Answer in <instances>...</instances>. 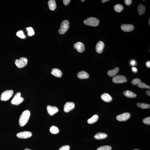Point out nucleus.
I'll use <instances>...</instances> for the list:
<instances>
[{
    "label": "nucleus",
    "instance_id": "obj_8",
    "mask_svg": "<svg viewBox=\"0 0 150 150\" xmlns=\"http://www.w3.org/2000/svg\"><path fill=\"white\" fill-rule=\"evenodd\" d=\"M32 135V133L30 132L24 131L18 133L16 134V136L19 138L26 139L30 137Z\"/></svg>",
    "mask_w": 150,
    "mask_h": 150
},
{
    "label": "nucleus",
    "instance_id": "obj_13",
    "mask_svg": "<svg viewBox=\"0 0 150 150\" xmlns=\"http://www.w3.org/2000/svg\"><path fill=\"white\" fill-rule=\"evenodd\" d=\"M121 29L124 31L126 32H131L134 29V26L130 24H123L121 26Z\"/></svg>",
    "mask_w": 150,
    "mask_h": 150
},
{
    "label": "nucleus",
    "instance_id": "obj_5",
    "mask_svg": "<svg viewBox=\"0 0 150 150\" xmlns=\"http://www.w3.org/2000/svg\"><path fill=\"white\" fill-rule=\"evenodd\" d=\"M69 22L68 20H65L62 21L60 25V27L58 31L59 34H63L68 30L69 28Z\"/></svg>",
    "mask_w": 150,
    "mask_h": 150
},
{
    "label": "nucleus",
    "instance_id": "obj_33",
    "mask_svg": "<svg viewBox=\"0 0 150 150\" xmlns=\"http://www.w3.org/2000/svg\"><path fill=\"white\" fill-rule=\"evenodd\" d=\"M70 146L68 145H66L62 146L59 149V150H69Z\"/></svg>",
    "mask_w": 150,
    "mask_h": 150
},
{
    "label": "nucleus",
    "instance_id": "obj_3",
    "mask_svg": "<svg viewBox=\"0 0 150 150\" xmlns=\"http://www.w3.org/2000/svg\"><path fill=\"white\" fill-rule=\"evenodd\" d=\"M20 92H18L15 95L14 98L11 101V103L16 106L20 104L24 100V99L21 97Z\"/></svg>",
    "mask_w": 150,
    "mask_h": 150
},
{
    "label": "nucleus",
    "instance_id": "obj_23",
    "mask_svg": "<svg viewBox=\"0 0 150 150\" xmlns=\"http://www.w3.org/2000/svg\"><path fill=\"white\" fill-rule=\"evenodd\" d=\"M119 70V68L117 67L113 70H110L108 72V75L110 76L113 77L117 73Z\"/></svg>",
    "mask_w": 150,
    "mask_h": 150
},
{
    "label": "nucleus",
    "instance_id": "obj_20",
    "mask_svg": "<svg viewBox=\"0 0 150 150\" xmlns=\"http://www.w3.org/2000/svg\"><path fill=\"white\" fill-rule=\"evenodd\" d=\"M107 136V135L105 133H99L95 135L94 137L97 139L101 140L106 138Z\"/></svg>",
    "mask_w": 150,
    "mask_h": 150
},
{
    "label": "nucleus",
    "instance_id": "obj_12",
    "mask_svg": "<svg viewBox=\"0 0 150 150\" xmlns=\"http://www.w3.org/2000/svg\"><path fill=\"white\" fill-rule=\"evenodd\" d=\"M74 48L80 53L83 52L85 50V47L84 44L80 42H77L74 44Z\"/></svg>",
    "mask_w": 150,
    "mask_h": 150
},
{
    "label": "nucleus",
    "instance_id": "obj_24",
    "mask_svg": "<svg viewBox=\"0 0 150 150\" xmlns=\"http://www.w3.org/2000/svg\"><path fill=\"white\" fill-rule=\"evenodd\" d=\"M115 10L116 12L119 13L123 10V7L122 5L120 4H117L114 6Z\"/></svg>",
    "mask_w": 150,
    "mask_h": 150
},
{
    "label": "nucleus",
    "instance_id": "obj_38",
    "mask_svg": "<svg viewBox=\"0 0 150 150\" xmlns=\"http://www.w3.org/2000/svg\"><path fill=\"white\" fill-rule=\"evenodd\" d=\"M146 93L148 95V96H150V90H148L146 92Z\"/></svg>",
    "mask_w": 150,
    "mask_h": 150
},
{
    "label": "nucleus",
    "instance_id": "obj_30",
    "mask_svg": "<svg viewBox=\"0 0 150 150\" xmlns=\"http://www.w3.org/2000/svg\"><path fill=\"white\" fill-rule=\"evenodd\" d=\"M141 80L140 79L138 78H135L133 79L131 83L133 85H136L138 84V83L141 82Z\"/></svg>",
    "mask_w": 150,
    "mask_h": 150
},
{
    "label": "nucleus",
    "instance_id": "obj_39",
    "mask_svg": "<svg viewBox=\"0 0 150 150\" xmlns=\"http://www.w3.org/2000/svg\"><path fill=\"white\" fill-rule=\"evenodd\" d=\"M132 70L133 71L135 72H136L137 71V69L135 67L132 68Z\"/></svg>",
    "mask_w": 150,
    "mask_h": 150
},
{
    "label": "nucleus",
    "instance_id": "obj_31",
    "mask_svg": "<svg viewBox=\"0 0 150 150\" xmlns=\"http://www.w3.org/2000/svg\"><path fill=\"white\" fill-rule=\"evenodd\" d=\"M143 123L145 124L148 125H150V117L145 118L143 120Z\"/></svg>",
    "mask_w": 150,
    "mask_h": 150
},
{
    "label": "nucleus",
    "instance_id": "obj_44",
    "mask_svg": "<svg viewBox=\"0 0 150 150\" xmlns=\"http://www.w3.org/2000/svg\"><path fill=\"white\" fill-rule=\"evenodd\" d=\"M85 1V0H82L81 1L82 2H83Z\"/></svg>",
    "mask_w": 150,
    "mask_h": 150
},
{
    "label": "nucleus",
    "instance_id": "obj_36",
    "mask_svg": "<svg viewBox=\"0 0 150 150\" xmlns=\"http://www.w3.org/2000/svg\"><path fill=\"white\" fill-rule=\"evenodd\" d=\"M146 66L148 68L150 67V61H148L146 63Z\"/></svg>",
    "mask_w": 150,
    "mask_h": 150
},
{
    "label": "nucleus",
    "instance_id": "obj_14",
    "mask_svg": "<svg viewBox=\"0 0 150 150\" xmlns=\"http://www.w3.org/2000/svg\"><path fill=\"white\" fill-rule=\"evenodd\" d=\"M104 47V43L101 41H99L96 46V50L98 53H101L102 52Z\"/></svg>",
    "mask_w": 150,
    "mask_h": 150
},
{
    "label": "nucleus",
    "instance_id": "obj_45",
    "mask_svg": "<svg viewBox=\"0 0 150 150\" xmlns=\"http://www.w3.org/2000/svg\"><path fill=\"white\" fill-rule=\"evenodd\" d=\"M138 150V149H135V150Z\"/></svg>",
    "mask_w": 150,
    "mask_h": 150
},
{
    "label": "nucleus",
    "instance_id": "obj_40",
    "mask_svg": "<svg viewBox=\"0 0 150 150\" xmlns=\"http://www.w3.org/2000/svg\"><path fill=\"white\" fill-rule=\"evenodd\" d=\"M137 105L138 107L139 108H141V103H137Z\"/></svg>",
    "mask_w": 150,
    "mask_h": 150
},
{
    "label": "nucleus",
    "instance_id": "obj_43",
    "mask_svg": "<svg viewBox=\"0 0 150 150\" xmlns=\"http://www.w3.org/2000/svg\"><path fill=\"white\" fill-rule=\"evenodd\" d=\"M149 25H150V19H149Z\"/></svg>",
    "mask_w": 150,
    "mask_h": 150
},
{
    "label": "nucleus",
    "instance_id": "obj_4",
    "mask_svg": "<svg viewBox=\"0 0 150 150\" xmlns=\"http://www.w3.org/2000/svg\"><path fill=\"white\" fill-rule=\"evenodd\" d=\"M14 94V91L12 90L5 91L1 94L0 99L1 101H6L9 100Z\"/></svg>",
    "mask_w": 150,
    "mask_h": 150
},
{
    "label": "nucleus",
    "instance_id": "obj_16",
    "mask_svg": "<svg viewBox=\"0 0 150 150\" xmlns=\"http://www.w3.org/2000/svg\"><path fill=\"white\" fill-rule=\"evenodd\" d=\"M77 76L80 79L88 78L89 77V74L85 71H82L78 73Z\"/></svg>",
    "mask_w": 150,
    "mask_h": 150
},
{
    "label": "nucleus",
    "instance_id": "obj_32",
    "mask_svg": "<svg viewBox=\"0 0 150 150\" xmlns=\"http://www.w3.org/2000/svg\"><path fill=\"white\" fill-rule=\"evenodd\" d=\"M141 108L142 109H144L147 108H150V105L145 103H141Z\"/></svg>",
    "mask_w": 150,
    "mask_h": 150
},
{
    "label": "nucleus",
    "instance_id": "obj_22",
    "mask_svg": "<svg viewBox=\"0 0 150 150\" xmlns=\"http://www.w3.org/2000/svg\"><path fill=\"white\" fill-rule=\"evenodd\" d=\"M145 10V7L144 6L141 4L139 5L138 7L137 10L138 14L140 15H141L144 14Z\"/></svg>",
    "mask_w": 150,
    "mask_h": 150
},
{
    "label": "nucleus",
    "instance_id": "obj_9",
    "mask_svg": "<svg viewBox=\"0 0 150 150\" xmlns=\"http://www.w3.org/2000/svg\"><path fill=\"white\" fill-rule=\"evenodd\" d=\"M131 114L129 113H125L118 115L116 117L117 120L119 121H126L130 118Z\"/></svg>",
    "mask_w": 150,
    "mask_h": 150
},
{
    "label": "nucleus",
    "instance_id": "obj_7",
    "mask_svg": "<svg viewBox=\"0 0 150 150\" xmlns=\"http://www.w3.org/2000/svg\"><path fill=\"white\" fill-rule=\"evenodd\" d=\"M113 82L116 83H121L126 82L127 81L126 77L123 76L119 75L114 77L113 78Z\"/></svg>",
    "mask_w": 150,
    "mask_h": 150
},
{
    "label": "nucleus",
    "instance_id": "obj_17",
    "mask_svg": "<svg viewBox=\"0 0 150 150\" xmlns=\"http://www.w3.org/2000/svg\"><path fill=\"white\" fill-rule=\"evenodd\" d=\"M51 73L52 75L57 77H60L62 76L61 71L58 69L55 68L53 69Z\"/></svg>",
    "mask_w": 150,
    "mask_h": 150
},
{
    "label": "nucleus",
    "instance_id": "obj_27",
    "mask_svg": "<svg viewBox=\"0 0 150 150\" xmlns=\"http://www.w3.org/2000/svg\"><path fill=\"white\" fill-rule=\"evenodd\" d=\"M16 34L18 37L20 38L24 39L26 38V36L24 35V32L22 30L18 31L16 33Z\"/></svg>",
    "mask_w": 150,
    "mask_h": 150
},
{
    "label": "nucleus",
    "instance_id": "obj_26",
    "mask_svg": "<svg viewBox=\"0 0 150 150\" xmlns=\"http://www.w3.org/2000/svg\"><path fill=\"white\" fill-rule=\"evenodd\" d=\"M138 86L140 88H143L150 89V87L149 86L147 85L142 82H140L137 84Z\"/></svg>",
    "mask_w": 150,
    "mask_h": 150
},
{
    "label": "nucleus",
    "instance_id": "obj_10",
    "mask_svg": "<svg viewBox=\"0 0 150 150\" xmlns=\"http://www.w3.org/2000/svg\"><path fill=\"white\" fill-rule=\"evenodd\" d=\"M75 104L73 102H67L64 107V110L66 112H68L75 107Z\"/></svg>",
    "mask_w": 150,
    "mask_h": 150
},
{
    "label": "nucleus",
    "instance_id": "obj_35",
    "mask_svg": "<svg viewBox=\"0 0 150 150\" xmlns=\"http://www.w3.org/2000/svg\"><path fill=\"white\" fill-rule=\"evenodd\" d=\"M70 0H63V4L65 5H68L70 3Z\"/></svg>",
    "mask_w": 150,
    "mask_h": 150
},
{
    "label": "nucleus",
    "instance_id": "obj_29",
    "mask_svg": "<svg viewBox=\"0 0 150 150\" xmlns=\"http://www.w3.org/2000/svg\"><path fill=\"white\" fill-rule=\"evenodd\" d=\"M111 146H101L99 147L97 150H111Z\"/></svg>",
    "mask_w": 150,
    "mask_h": 150
},
{
    "label": "nucleus",
    "instance_id": "obj_19",
    "mask_svg": "<svg viewBox=\"0 0 150 150\" xmlns=\"http://www.w3.org/2000/svg\"><path fill=\"white\" fill-rule=\"evenodd\" d=\"M123 93L125 96L128 98H135L136 96V94L129 90H126Z\"/></svg>",
    "mask_w": 150,
    "mask_h": 150
},
{
    "label": "nucleus",
    "instance_id": "obj_18",
    "mask_svg": "<svg viewBox=\"0 0 150 150\" xmlns=\"http://www.w3.org/2000/svg\"><path fill=\"white\" fill-rule=\"evenodd\" d=\"M49 9L51 10H55L57 7L56 4L55 0H49L48 2Z\"/></svg>",
    "mask_w": 150,
    "mask_h": 150
},
{
    "label": "nucleus",
    "instance_id": "obj_6",
    "mask_svg": "<svg viewBox=\"0 0 150 150\" xmlns=\"http://www.w3.org/2000/svg\"><path fill=\"white\" fill-rule=\"evenodd\" d=\"M27 59L24 57L16 59L15 62L16 66L19 68H22L25 66L27 65Z\"/></svg>",
    "mask_w": 150,
    "mask_h": 150
},
{
    "label": "nucleus",
    "instance_id": "obj_34",
    "mask_svg": "<svg viewBox=\"0 0 150 150\" xmlns=\"http://www.w3.org/2000/svg\"><path fill=\"white\" fill-rule=\"evenodd\" d=\"M132 0H125L124 1L125 4L126 5L129 6L131 5L132 3Z\"/></svg>",
    "mask_w": 150,
    "mask_h": 150
},
{
    "label": "nucleus",
    "instance_id": "obj_28",
    "mask_svg": "<svg viewBox=\"0 0 150 150\" xmlns=\"http://www.w3.org/2000/svg\"><path fill=\"white\" fill-rule=\"evenodd\" d=\"M28 31V34L29 36H31L33 35L34 34V32L33 29L32 27H29L27 28H26Z\"/></svg>",
    "mask_w": 150,
    "mask_h": 150
},
{
    "label": "nucleus",
    "instance_id": "obj_42",
    "mask_svg": "<svg viewBox=\"0 0 150 150\" xmlns=\"http://www.w3.org/2000/svg\"><path fill=\"white\" fill-rule=\"evenodd\" d=\"M24 150H32L30 149H29V148H26V149H25Z\"/></svg>",
    "mask_w": 150,
    "mask_h": 150
},
{
    "label": "nucleus",
    "instance_id": "obj_1",
    "mask_svg": "<svg viewBox=\"0 0 150 150\" xmlns=\"http://www.w3.org/2000/svg\"><path fill=\"white\" fill-rule=\"evenodd\" d=\"M30 115V111L29 110H25L21 115L19 120V124L21 126H24L28 121Z\"/></svg>",
    "mask_w": 150,
    "mask_h": 150
},
{
    "label": "nucleus",
    "instance_id": "obj_25",
    "mask_svg": "<svg viewBox=\"0 0 150 150\" xmlns=\"http://www.w3.org/2000/svg\"><path fill=\"white\" fill-rule=\"evenodd\" d=\"M50 132L53 134H56L58 133L59 131V130L58 128L56 126H52L50 128Z\"/></svg>",
    "mask_w": 150,
    "mask_h": 150
},
{
    "label": "nucleus",
    "instance_id": "obj_21",
    "mask_svg": "<svg viewBox=\"0 0 150 150\" xmlns=\"http://www.w3.org/2000/svg\"><path fill=\"white\" fill-rule=\"evenodd\" d=\"M99 117L98 115H94L92 117L89 119L87 122L89 124H92L96 122L98 119Z\"/></svg>",
    "mask_w": 150,
    "mask_h": 150
},
{
    "label": "nucleus",
    "instance_id": "obj_11",
    "mask_svg": "<svg viewBox=\"0 0 150 150\" xmlns=\"http://www.w3.org/2000/svg\"><path fill=\"white\" fill-rule=\"evenodd\" d=\"M47 109L48 113L49 115L51 116L58 111V108L55 106L48 105Z\"/></svg>",
    "mask_w": 150,
    "mask_h": 150
},
{
    "label": "nucleus",
    "instance_id": "obj_37",
    "mask_svg": "<svg viewBox=\"0 0 150 150\" xmlns=\"http://www.w3.org/2000/svg\"><path fill=\"white\" fill-rule=\"evenodd\" d=\"M136 62L134 60L132 61L131 62V64L132 65H134L135 64Z\"/></svg>",
    "mask_w": 150,
    "mask_h": 150
},
{
    "label": "nucleus",
    "instance_id": "obj_2",
    "mask_svg": "<svg viewBox=\"0 0 150 150\" xmlns=\"http://www.w3.org/2000/svg\"><path fill=\"white\" fill-rule=\"evenodd\" d=\"M83 23L84 24L88 26L97 27L99 24L100 21L96 18L90 17L85 20Z\"/></svg>",
    "mask_w": 150,
    "mask_h": 150
},
{
    "label": "nucleus",
    "instance_id": "obj_41",
    "mask_svg": "<svg viewBox=\"0 0 150 150\" xmlns=\"http://www.w3.org/2000/svg\"><path fill=\"white\" fill-rule=\"evenodd\" d=\"M109 1V0H102V2L103 3H104L107 1Z\"/></svg>",
    "mask_w": 150,
    "mask_h": 150
},
{
    "label": "nucleus",
    "instance_id": "obj_15",
    "mask_svg": "<svg viewBox=\"0 0 150 150\" xmlns=\"http://www.w3.org/2000/svg\"><path fill=\"white\" fill-rule=\"evenodd\" d=\"M102 99L105 102H109L112 101V97L107 93H104L101 96Z\"/></svg>",
    "mask_w": 150,
    "mask_h": 150
}]
</instances>
